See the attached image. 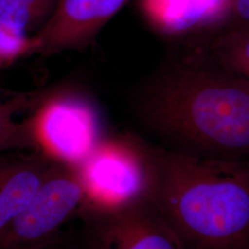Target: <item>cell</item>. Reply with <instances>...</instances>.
Segmentation results:
<instances>
[{
	"mask_svg": "<svg viewBox=\"0 0 249 249\" xmlns=\"http://www.w3.org/2000/svg\"><path fill=\"white\" fill-rule=\"evenodd\" d=\"M77 216L89 249H187L151 197L84 204Z\"/></svg>",
	"mask_w": 249,
	"mask_h": 249,
	"instance_id": "cell-5",
	"label": "cell"
},
{
	"mask_svg": "<svg viewBox=\"0 0 249 249\" xmlns=\"http://www.w3.org/2000/svg\"><path fill=\"white\" fill-rule=\"evenodd\" d=\"M129 0H59L32 38L31 55H53L92 45L100 31Z\"/></svg>",
	"mask_w": 249,
	"mask_h": 249,
	"instance_id": "cell-7",
	"label": "cell"
},
{
	"mask_svg": "<svg viewBox=\"0 0 249 249\" xmlns=\"http://www.w3.org/2000/svg\"><path fill=\"white\" fill-rule=\"evenodd\" d=\"M34 118L40 151L73 166L85 160L107 137L92 100L71 88H51Z\"/></svg>",
	"mask_w": 249,
	"mask_h": 249,
	"instance_id": "cell-4",
	"label": "cell"
},
{
	"mask_svg": "<svg viewBox=\"0 0 249 249\" xmlns=\"http://www.w3.org/2000/svg\"><path fill=\"white\" fill-rule=\"evenodd\" d=\"M8 92H6L5 91V89H1L0 88V96H2V95H5V94H7Z\"/></svg>",
	"mask_w": 249,
	"mask_h": 249,
	"instance_id": "cell-15",
	"label": "cell"
},
{
	"mask_svg": "<svg viewBox=\"0 0 249 249\" xmlns=\"http://www.w3.org/2000/svg\"><path fill=\"white\" fill-rule=\"evenodd\" d=\"M27 249H89L82 229L80 231L62 230L52 238Z\"/></svg>",
	"mask_w": 249,
	"mask_h": 249,
	"instance_id": "cell-13",
	"label": "cell"
},
{
	"mask_svg": "<svg viewBox=\"0 0 249 249\" xmlns=\"http://www.w3.org/2000/svg\"><path fill=\"white\" fill-rule=\"evenodd\" d=\"M230 0H140L143 15L160 36L177 38L196 27L223 22Z\"/></svg>",
	"mask_w": 249,
	"mask_h": 249,
	"instance_id": "cell-9",
	"label": "cell"
},
{
	"mask_svg": "<svg viewBox=\"0 0 249 249\" xmlns=\"http://www.w3.org/2000/svg\"><path fill=\"white\" fill-rule=\"evenodd\" d=\"M137 108L143 122L178 151L249 159V82L220 68H166L144 86Z\"/></svg>",
	"mask_w": 249,
	"mask_h": 249,
	"instance_id": "cell-1",
	"label": "cell"
},
{
	"mask_svg": "<svg viewBox=\"0 0 249 249\" xmlns=\"http://www.w3.org/2000/svg\"><path fill=\"white\" fill-rule=\"evenodd\" d=\"M59 0H0V29L29 43L45 26ZM32 52V51H31Z\"/></svg>",
	"mask_w": 249,
	"mask_h": 249,
	"instance_id": "cell-11",
	"label": "cell"
},
{
	"mask_svg": "<svg viewBox=\"0 0 249 249\" xmlns=\"http://www.w3.org/2000/svg\"><path fill=\"white\" fill-rule=\"evenodd\" d=\"M50 89L8 92L0 96V153L41 151L36 138L34 111Z\"/></svg>",
	"mask_w": 249,
	"mask_h": 249,
	"instance_id": "cell-10",
	"label": "cell"
},
{
	"mask_svg": "<svg viewBox=\"0 0 249 249\" xmlns=\"http://www.w3.org/2000/svg\"><path fill=\"white\" fill-rule=\"evenodd\" d=\"M249 28V0H230L223 22L217 29Z\"/></svg>",
	"mask_w": 249,
	"mask_h": 249,
	"instance_id": "cell-14",
	"label": "cell"
},
{
	"mask_svg": "<svg viewBox=\"0 0 249 249\" xmlns=\"http://www.w3.org/2000/svg\"><path fill=\"white\" fill-rule=\"evenodd\" d=\"M210 49L220 69L249 82V28L218 30Z\"/></svg>",
	"mask_w": 249,
	"mask_h": 249,
	"instance_id": "cell-12",
	"label": "cell"
},
{
	"mask_svg": "<svg viewBox=\"0 0 249 249\" xmlns=\"http://www.w3.org/2000/svg\"><path fill=\"white\" fill-rule=\"evenodd\" d=\"M153 154L151 200L187 249H249V159Z\"/></svg>",
	"mask_w": 249,
	"mask_h": 249,
	"instance_id": "cell-2",
	"label": "cell"
},
{
	"mask_svg": "<svg viewBox=\"0 0 249 249\" xmlns=\"http://www.w3.org/2000/svg\"><path fill=\"white\" fill-rule=\"evenodd\" d=\"M21 151L0 157V236L35 196L55 160L42 151Z\"/></svg>",
	"mask_w": 249,
	"mask_h": 249,
	"instance_id": "cell-8",
	"label": "cell"
},
{
	"mask_svg": "<svg viewBox=\"0 0 249 249\" xmlns=\"http://www.w3.org/2000/svg\"><path fill=\"white\" fill-rule=\"evenodd\" d=\"M85 201L77 168L54 160L35 196L0 236V249H27L52 238L78 215Z\"/></svg>",
	"mask_w": 249,
	"mask_h": 249,
	"instance_id": "cell-6",
	"label": "cell"
},
{
	"mask_svg": "<svg viewBox=\"0 0 249 249\" xmlns=\"http://www.w3.org/2000/svg\"><path fill=\"white\" fill-rule=\"evenodd\" d=\"M75 167L85 187L84 204L111 206L151 197L153 147L131 134L107 136Z\"/></svg>",
	"mask_w": 249,
	"mask_h": 249,
	"instance_id": "cell-3",
	"label": "cell"
}]
</instances>
